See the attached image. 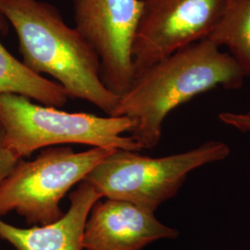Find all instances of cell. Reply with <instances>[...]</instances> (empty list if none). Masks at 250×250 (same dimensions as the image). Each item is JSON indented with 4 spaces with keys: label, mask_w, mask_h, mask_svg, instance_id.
<instances>
[{
    "label": "cell",
    "mask_w": 250,
    "mask_h": 250,
    "mask_svg": "<svg viewBox=\"0 0 250 250\" xmlns=\"http://www.w3.org/2000/svg\"><path fill=\"white\" fill-rule=\"evenodd\" d=\"M220 48L206 38L154 64L134 78L111 116L134 120L131 136L142 149L155 147L161 141L163 123L174 108L220 86L242 87L246 74Z\"/></svg>",
    "instance_id": "cell-1"
},
{
    "label": "cell",
    "mask_w": 250,
    "mask_h": 250,
    "mask_svg": "<svg viewBox=\"0 0 250 250\" xmlns=\"http://www.w3.org/2000/svg\"><path fill=\"white\" fill-rule=\"evenodd\" d=\"M0 14L16 31L22 62L31 71L52 76L69 98L113 114L119 98L101 81L99 55L59 9L40 0H0Z\"/></svg>",
    "instance_id": "cell-2"
},
{
    "label": "cell",
    "mask_w": 250,
    "mask_h": 250,
    "mask_svg": "<svg viewBox=\"0 0 250 250\" xmlns=\"http://www.w3.org/2000/svg\"><path fill=\"white\" fill-rule=\"evenodd\" d=\"M0 125L6 146L21 160L38 149L65 144L108 150L142 149L132 136L123 135L131 133L135 126L129 117L67 112L35 104L16 94H0Z\"/></svg>",
    "instance_id": "cell-3"
},
{
    "label": "cell",
    "mask_w": 250,
    "mask_h": 250,
    "mask_svg": "<svg viewBox=\"0 0 250 250\" xmlns=\"http://www.w3.org/2000/svg\"><path fill=\"white\" fill-rule=\"evenodd\" d=\"M230 152L227 144L216 140L161 158L114 149L83 181L102 197L126 201L155 213L161 204L177 195L190 172L224 161Z\"/></svg>",
    "instance_id": "cell-4"
},
{
    "label": "cell",
    "mask_w": 250,
    "mask_h": 250,
    "mask_svg": "<svg viewBox=\"0 0 250 250\" xmlns=\"http://www.w3.org/2000/svg\"><path fill=\"white\" fill-rule=\"evenodd\" d=\"M111 151L50 146L34 161H20L0 184V217L16 211L34 226L58 221L64 214L60 206L63 197Z\"/></svg>",
    "instance_id": "cell-5"
},
{
    "label": "cell",
    "mask_w": 250,
    "mask_h": 250,
    "mask_svg": "<svg viewBox=\"0 0 250 250\" xmlns=\"http://www.w3.org/2000/svg\"><path fill=\"white\" fill-rule=\"evenodd\" d=\"M132 45L134 78L180 49L208 38L225 0H142Z\"/></svg>",
    "instance_id": "cell-6"
},
{
    "label": "cell",
    "mask_w": 250,
    "mask_h": 250,
    "mask_svg": "<svg viewBox=\"0 0 250 250\" xmlns=\"http://www.w3.org/2000/svg\"><path fill=\"white\" fill-rule=\"evenodd\" d=\"M75 28L99 55L100 78L118 98L134 80L132 45L142 0H73Z\"/></svg>",
    "instance_id": "cell-7"
},
{
    "label": "cell",
    "mask_w": 250,
    "mask_h": 250,
    "mask_svg": "<svg viewBox=\"0 0 250 250\" xmlns=\"http://www.w3.org/2000/svg\"><path fill=\"white\" fill-rule=\"evenodd\" d=\"M178 235L153 212L126 201L100 198L85 222L83 245L85 250H144L154 242Z\"/></svg>",
    "instance_id": "cell-8"
},
{
    "label": "cell",
    "mask_w": 250,
    "mask_h": 250,
    "mask_svg": "<svg viewBox=\"0 0 250 250\" xmlns=\"http://www.w3.org/2000/svg\"><path fill=\"white\" fill-rule=\"evenodd\" d=\"M71 205L52 224L21 228L0 218V238L17 250H83V237L91 208L102 197L86 181L69 196Z\"/></svg>",
    "instance_id": "cell-9"
},
{
    "label": "cell",
    "mask_w": 250,
    "mask_h": 250,
    "mask_svg": "<svg viewBox=\"0 0 250 250\" xmlns=\"http://www.w3.org/2000/svg\"><path fill=\"white\" fill-rule=\"evenodd\" d=\"M0 14V29L2 28ZM0 94H16L48 107H63L68 95L57 82L47 80L31 71L18 61L0 42Z\"/></svg>",
    "instance_id": "cell-10"
},
{
    "label": "cell",
    "mask_w": 250,
    "mask_h": 250,
    "mask_svg": "<svg viewBox=\"0 0 250 250\" xmlns=\"http://www.w3.org/2000/svg\"><path fill=\"white\" fill-rule=\"evenodd\" d=\"M208 39L219 47L226 46L246 76H250V0H225Z\"/></svg>",
    "instance_id": "cell-11"
},
{
    "label": "cell",
    "mask_w": 250,
    "mask_h": 250,
    "mask_svg": "<svg viewBox=\"0 0 250 250\" xmlns=\"http://www.w3.org/2000/svg\"><path fill=\"white\" fill-rule=\"evenodd\" d=\"M20 161L21 160L18 159L12 152L9 151L6 146L3 129L0 125V184L16 167Z\"/></svg>",
    "instance_id": "cell-12"
},
{
    "label": "cell",
    "mask_w": 250,
    "mask_h": 250,
    "mask_svg": "<svg viewBox=\"0 0 250 250\" xmlns=\"http://www.w3.org/2000/svg\"><path fill=\"white\" fill-rule=\"evenodd\" d=\"M219 119L224 125L244 132L250 133V111L245 113L235 112H222L219 114Z\"/></svg>",
    "instance_id": "cell-13"
}]
</instances>
